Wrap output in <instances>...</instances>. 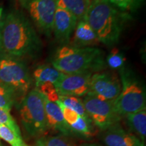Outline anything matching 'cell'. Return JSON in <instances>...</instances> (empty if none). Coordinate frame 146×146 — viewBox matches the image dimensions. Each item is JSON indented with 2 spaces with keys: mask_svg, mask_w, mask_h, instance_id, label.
<instances>
[{
  "mask_svg": "<svg viewBox=\"0 0 146 146\" xmlns=\"http://www.w3.org/2000/svg\"><path fill=\"white\" fill-rule=\"evenodd\" d=\"M120 77L121 91L113 102L118 114L123 117L146 108L145 90L143 85L125 69L120 70Z\"/></svg>",
  "mask_w": 146,
  "mask_h": 146,
  "instance_id": "obj_5",
  "label": "cell"
},
{
  "mask_svg": "<svg viewBox=\"0 0 146 146\" xmlns=\"http://www.w3.org/2000/svg\"><path fill=\"white\" fill-rule=\"evenodd\" d=\"M0 124L8 126L12 130L17 131V132H21L19 127L12 115L10 114V110L1 108H0Z\"/></svg>",
  "mask_w": 146,
  "mask_h": 146,
  "instance_id": "obj_25",
  "label": "cell"
},
{
  "mask_svg": "<svg viewBox=\"0 0 146 146\" xmlns=\"http://www.w3.org/2000/svg\"><path fill=\"white\" fill-rule=\"evenodd\" d=\"M15 101L13 93L0 83V108L10 111Z\"/></svg>",
  "mask_w": 146,
  "mask_h": 146,
  "instance_id": "obj_21",
  "label": "cell"
},
{
  "mask_svg": "<svg viewBox=\"0 0 146 146\" xmlns=\"http://www.w3.org/2000/svg\"><path fill=\"white\" fill-rule=\"evenodd\" d=\"M59 101L66 107L71 109L79 116L86 119L90 120L85 110L83 100L78 98V97L59 96Z\"/></svg>",
  "mask_w": 146,
  "mask_h": 146,
  "instance_id": "obj_18",
  "label": "cell"
},
{
  "mask_svg": "<svg viewBox=\"0 0 146 146\" xmlns=\"http://www.w3.org/2000/svg\"><path fill=\"white\" fill-rule=\"evenodd\" d=\"M102 132V141L106 146H145L137 137L125 130L119 123Z\"/></svg>",
  "mask_w": 146,
  "mask_h": 146,
  "instance_id": "obj_12",
  "label": "cell"
},
{
  "mask_svg": "<svg viewBox=\"0 0 146 146\" xmlns=\"http://www.w3.org/2000/svg\"><path fill=\"white\" fill-rule=\"evenodd\" d=\"M122 11L133 10L141 4L143 0H104Z\"/></svg>",
  "mask_w": 146,
  "mask_h": 146,
  "instance_id": "obj_22",
  "label": "cell"
},
{
  "mask_svg": "<svg viewBox=\"0 0 146 146\" xmlns=\"http://www.w3.org/2000/svg\"><path fill=\"white\" fill-rule=\"evenodd\" d=\"M63 73L60 72L54 66L42 65L37 67L33 72V78L36 87L43 84L50 83L55 85L62 76Z\"/></svg>",
  "mask_w": 146,
  "mask_h": 146,
  "instance_id": "obj_17",
  "label": "cell"
},
{
  "mask_svg": "<svg viewBox=\"0 0 146 146\" xmlns=\"http://www.w3.org/2000/svg\"><path fill=\"white\" fill-rule=\"evenodd\" d=\"M22 125L29 135L45 136L49 131L45 110L44 96L36 89L29 91L19 104Z\"/></svg>",
  "mask_w": 146,
  "mask_h": 146,
  "instance_id": "obj_4",
  "label": "cell"
},
{
  "mask_svg": "<svg viewBox=\"0 0 146 146\" xmlns=\"http://www.w3.org/2000/svg\"><path fill=\"white\" fill-rule=\"evenodd\" d=\"M121 91L117 75L110 72H98L91 75L89 91L104 100L114 102Z\"/></svg>",
  "mask_w": 146,
  "mask_h": 146,
  "instance_id": "obj_9",
  "label": "cell"
},
{
  "mask_svg": "<svg viewBox=\"0 0 146 146\" xmlns=\"http://www.w3.org/2000/svg\"><path fill=\"white\" fill-rule=\"evenodd\" d=\"M100 43L90 25L85 20L78 21L74 30L72 46L93 47Z\"/></svg>",
  "mask_w": 146,
  "mask_h": 146,
  "instance_id": "obj_14",
  "label": "cell"
},
{
  "mask_svg": "<svg viewBox=\"0 0 146 146\" xmlns=\"http://www.w3.org/2000/svg\"><path fill=\"white\" fill-rule=\"evenodd\" d=\"M106 64L113 69L122 68L125 62V58L117 50H114L106 60Z\"/></svg>",
  "mask_w": 146,
  "mask_h": 146,
  "instance_id": "obj_24",
  "label": "cell"
},
{
  "mask_svg": "<svg viewBox=\"0 0 146 146\" xmlns=\"http://www.w3.org/2000/svg\"><path fill=\"white\" fill-rule=\"evenodd\" d=\"M44 104L49 130L57 131L62 135L67 137L72 135V133L65 122L61 109L58 104L50 101L44 97Z\"/></svg>",
  "mask_w": 146,
  "mask_h": 146,
  "instance_id": "obj_13",
  "label": "cell"
},
{
  "mask_svg": "<svg viewBox=\"0 0 146 146\" xmlns=\"http://www.w3.org/2000/svg\"><path fill=\"white\" fill-rule=\"evenodd\" d=\"M124 117L131 132L144 143L146 137V108L128 114Z\"/></svg>",
  "mask_w": 146,
  "mask_h": 146,
  "instance_id": "obj_15",
  "label": "cell"
},
{
  "mask_svg": "<svg viewBox=\"0 0 146 146\" xmlns=\"http://www.w3.org/2000/svg\"><path fill=\"white\" fill-rule=\"evenodd\" d=\"M77 23V18L70 12L57 7L53 24V33L56 41L61 44L68 43Z\"/></svg>",
  "mask_w": 146,
  "mask_h": 146,
  "instance_id": "obj_11",
  "label": "cell"
},
{
  "mask_svg": "<svg viewBox=\"0 0 146 146\" xmlns=\"http://www.w3.org/2000/svg\"><path fill=\"white\" fill-rule=\"evenodd\" d=\"M91 72H82L64 74L54 85L59 96L82 97L89 91Z\"/></svg>",
  "mask_w": 146,
  "mask_h": 146,
  "instance_id": "obj_10",
  "label": "cell"
},
{
  "mask_svg": "<svg viewBox=\"0 0 146 146\" xmlns=\"http://www.w3.org/2000/svg\"><path fill=\"white\" fill-rule=\"evenodd\" d=\"M0 83L10 89L16 99L26 96L32 79L28 68L19 58L0 55Z\"/></svg>",
  "mask_w": 146,
  "mask_h": 146,
  "instance_id": "obj_6",
  "label": "cell"
},
{
  "mask_svg": "<svg viewBox=\"0 0 146 146\" xmlns=\"http://www.w3.org/2000/svg\"><path fill=\"white\" fill-rule=\"evenodd\" d=\"M0 139L11 146H28L23 141L21 132L12 130L8 126L0 124Z\"/></svg>",
  "mask_w": 146,
  "mask_h": 146,
  "instance_id": "obj_19",
  "label": "cell"
},
{
  "mask_svg": "<svg viewBox=\"0 0 146 146\" xmlns=\"http://www.w3.org/2000/svg\"><path fill=\"white\" fill-rule=\"evenodd\" d=\"M36 146H77L65 135L43 136L38 138Z\"/></svg>",
  "mask_w": 146,
  "mask_h": 146,
  "instance_id": "obj_20",
  "label": "cell"
},
{
  "mask_svg": "<svg viewBox=\"0 0 146 146\" xmlns=\"http://www.w3.org/2000/svg\"><path fill=\"white\" fill-rule=\"evenodd\" d=\"M23 8L28 12L39 31L47 36L53 33L56 0H18Z\"/></svg>",
  "mask_w": 146,
  "mask_h": 146,
  "instance_id": "obj_8",
  "label": "cell"
},
{
  "mask_svg": "<svg viewBox=\"0 0 146 146\" xmlns=\"http://www.w3.org/2000/svg\"><path fill=\"white\" fill-rule=\"evenodd\" d=\"M92 0H56L58 8L73 14L78 21L84 20Z\"/></svg>",
  "mask_w": 146,
  "mask_h": 146,
  "instance_id": "obj_16",
  "label": "cell"
},
{
  "mask_svg": "<svg viewBox=\"0 0 146 146\" xmlns=\"http://www.w3.org/2000/svg\"><path fill=\"white\" fill-rule=\"evenodd\" d=\"M52 66L64 74L98 72L106 67L104 53L94 47L64 46L57 51Z\"/></svg>",
  "mask_w": 146,
  "mask_h": 146,
  "instance_id": "obj_3",
  "label": "cell"
},
{
  "mask_svg": "<svg viewBox=\"0 0 146 146\" xmlns=\"http://www.w3.org/2000/svg\"><path fill=\"white\" fill-rule=\"evenodd\" d=\"M83 102L92 123L102 131L119 123L122 117L115 110L112 101L104 100L88 92Z\"/></svg>",
  "mask_w": 146,
  "mask_h": 146,
  "instance_id": "obj_7",
  "label": "cell"
},
{
  "mask_svg": "<svg viewBox=\"0 0 146 146\" xmlns=\"http://www.w3.org/2000/svg\"><path fill=\"white\" fill-rule=\"evenodd\" d=\"M43 95V96L51 102H56L59 100V95L58 94L54 85L50 83H47L40 85L35 88Z\"/></svg>",
  "mask_w": 146,
  "mask_h": 146,
  "instance_id": "obj_23",
  "label": "cell"
},
{
  "mask_svg": "<svg viewBox=\"0 0 146 146\" xmlns=\"http://www.w3.org/2000/svg\"><path fill=\"white\" fill-rule=\"evenodd\" d=\"M41 41L23 12L12 10L0 21V55L19 58L40 52Z\"/></svg>",
  "mask_w": 146,
  "mask_h": 146,
  "instance_id": "obj_1",
  "label": "cell"
},
{
  "mask_svg": "<svg viewBox=\"0 0 146 146\" xmlns=\"http://www.w3.org/2000/svg\"><path fill=\"white\" fill-rule=\"evenodd\" d=\"M3 7L2 6H0V21H1V16H2V15H3Z\"/></svg>",
  "mask_w": 146,
  "mask_h": 146,
  "instance_id": "obj_27",
  "label": "cell"
},
{
  "mask_svg": "<svg viewBox=\"0 0 146 146\" xmlns=\"http://www.w3.org/2000/svg\"><path fill=\"white\" fill-rule=\"evenodd\" d=\"M80 146H102L98 143H83Z\"/></svg>",
  "mask_w": 146,
  "mask_h": 146,
  "instance_id": "obj_26",
  "label": "cell"
},
{
  "mask_svg": "<svg viewBox=\"0 0 146 146\" xmlns=\"http://www.w3.org/2000/svg\"><path fill=\"white\" fill-rule=\"evenodd\" d=\"M127 19L126 12H121L104 0H92L84 18L100 42L106 45L118 43Z\"/></svg>",
  "mask_w": 146,
  "mask_h": 146,
  "instance_id": "obj_2",
  "label": "cell"
}]
</instances>
